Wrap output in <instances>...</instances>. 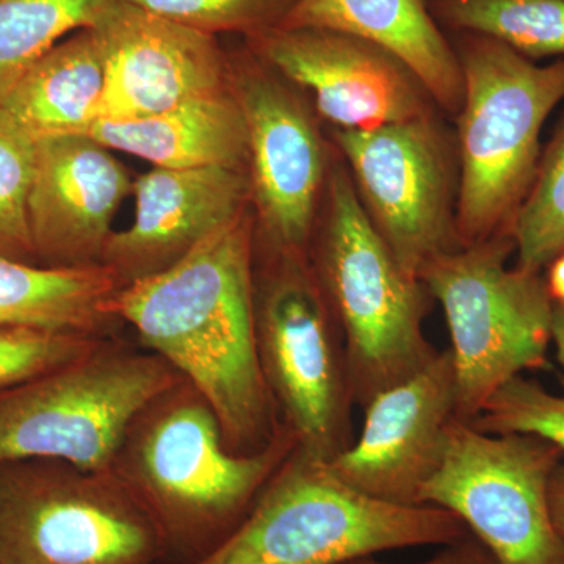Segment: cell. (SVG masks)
Instances as JSON below:
<instances>
[{"label":"cell","mask_w":564,"mask_h":564,"mask_svg":"<svg viewBox=\"0 0 564 564\" xmlns=\"http://www.w3.org/2000/svg\"><path fill=\"white\" fill-rule=\"evenodd\" d=\"M256 218L248 209L184 259L118 292L115 314L214 408L226 445L254 454L276 433L254 317Z\"/></svg>","instance_id":"cell-1"},{"label":"cell","mask_w":564,"mask_h":564,"mask_svg":"<svg viewBox=\"0 0 564 564\" xmlns=\"http://www.w3.org/2000/svg\"><path fill=\"white\" fill-rule=\"evenodd\" d=\"M296 445L280 422L261 451L236 454L214 408L181 377L135 414L109 470L154 521L166 563L196 564L242 524Z\"/></svg>","instance_id":"cell-2"},{"label":"cell","mask_w":564,"mask_h":564,"mask_svg":"<svg viewBox=\"0 0 564 564\" xmlns=\"http://www.w3.org/2000/svg\"><path fill=\"white\" fill-rule=\"evenodd\" d=\"M307 254L343 334L355 403L366 406L436 358L423 333L433 296L370 221L337 151Z\"/></svg>","instance_id":"cell-3"},{"label":"cell","mask_w":564,"mask_h":564,"mask_svg":"<svg viewBox=\"0 0 564 564\" xmlns=\"http://www.w3.org/2000/svg\"><path fill=\"white\" fill-rule=\"evenodd\" d=\"M454 35L464 87L456 231L467 247L510 234L540 166L544 122L564 99V58L538 65L488 36Z\"/></svg>","instance_id":"cell-4"},{"label":"cell","mask_w":564,"mask_h":564,"mask_svg":"<svg viewBox=\"0 0 564 564\" xmlns=\"http://www.w3.org/2000/svg\"><path fill=\"white\" fill-rule=\"evenodd\" d=\"M470 536L451 511L373 499L344 484L328 463L296 447L242 524L196 564H344Z\"/></svg>","instance_id":"cell-5"},{"label":"cell","mask_w":564,"mask_h":564,"mask_svg":"<svg viewBox=\"0 0 564 564\" xmlns=\"http://www.w3.org/2000/svg\"><path fill=\"white\" fill-rule=\"evenodd\" d=\"M259 361L278 421L304 454L332 462L350 447V372L339 325L307 252H254Z\"/></svg>","instance_id":"cell-6"},{"label":"cell","mask_w":564,"mask_h":564,"mask_svg":"<svg viewBox=\"0 0 564 564\" xmlns=\"http://www.w3.org/2000/svg\"><path fill=\"white\" fill-rule=\"evenodd\" d=\"M513 252V236L499 234L437 256L419 274L451 332L458 421H475L500 386L547 361L554 300L540 273L507 265Z\"/></svg>","instance_id":"cell-7"},{"label":"cell","mask_w":564,"mask_h":564,"mask_svg":"<svg viewBox=\"0 0 564 564\" xmlns=\"http://www.w3.org/2000/svg\"><path fill=\"white\" fill-rule=\"evenodd\" d=\"M180 378L161 356L117 337L104 339L0 393V462L62 459L109 470L135 414Z\"/></svg>","instance_id":"cell-8"},{"label":"cell","mask_w":564,"mask_h":564,"mask_svg":"<svg viewBox=\"0 0 564 564\" xmlns=\"http://www.w3.org/2000/svg\"><path fill=\"white\" fill-rule=\"evenodd\" d=\"M150 514L110 470L0 462V564H165Z\"/></svg>","instance_id":"cell-9"},{"label":"cell","mask_w":564,"mask_h":564,"mask_svg":"<svg viewBox=\"0 0 564 564\" xmlns=\"http://www.w3.org/2000/svg\"><path fill=\"white\" fill-rule=\"evenodd\" d=\"M562 452L533 434H491L452 422L419 505L444 508L499 564H564L549 507Z\"/></svg>","instance_id":"cell-10"},{"label":"cell","mask_w":564,"mask_h":564,"mask_svg":"<svg viewBox=\"0 0 564 564\" xmlns=\"http://www.w3.org/2000/svg\"><path fill=\"white\" fill-rule=\"evenodd\" d=\"M332 135L359 202L404 272L419 280L426 263L462 248L458 154L436 113Z\"/></svg>","instance_id":"cell-11"},{"label":"cell","mask_w":564,"mask_h":564,"mask_svg":"<svg viewBox=\"0 0 564 564\" xmlns=\"http://www.w3.org/2000/svg\"><path fill=\"white\" fill-rule=\"evenodd\" d=\"M229 80L247 124L259 242L267 250L307 252L333 159L313 110L251 51L229 62Z\"/></svg>","instance_id":"cell-12"},{"label":"cell","mask_w":564,"mask_h":564,"mask_svg":"<svg viewBox=\"0 0 564 564\" xmlns=\"http://www.w3.org/2000/svg\"><path fill=\"white\" fill-rule=\"evenodd\" d=\"M248 47L293 87L313 96L318 115L340 131H372L434 113L432 96L392 54L328 29H269Z\"/></svg>","instance_id":"cell-13"},{"label":"cell","mask_w":564,"mask_h":564,"mask_svg":"<svg viewBox=\"0 0 564 564\" xmlns=\"http://www.w3.org/2000/svg\"><path fill=\"white\" fill-rule=\"evenodd\" d=\"M358 440L328 463L356 491L395 505H419L456 421V380L451 350L366 404Z\"/></svg>","instance_id":"cell-14"},{"label":"cell","mask_w":564,"mask_h":564,"mask_svg":"<svg viewBox=\"0 0 564 564\" xmlns=\"http://www.w3.org/2000/svg\"><path fill=\"white\" fill-rule=\"evenodd\" d=\"M91 29L106 62L98 120H141L231 85L215 35L120 0Z\"/></svg>","instance_id":"cell-15"},{"label":"cell","mask_w":564,"mask_h":564,"mask_svg":"<svg viewBox=\"0 0 564 564\" xmlns=\"http://www.w3.org/2000/svg\"><path fill=\"white\" fill-rule=\"evenodd\" d=\"M133 182L111 150L88 133L35 141L29 226L36 262L101 263L111 221Z\"/></svg>","instance_id":"cell-16"},{"label":"cell","mask_w":564,"mask_h":564,"mask_svg":"<svg viewBox=\"0 0 564 564\" xmlns=\"http://www.w3.org/2000/svg\"><path fill=\"white\" fill-rule=\"evenodd\" d=\"M135 217L111 232L101 263L122 285L154 276L251 206L248 170L154 169L133 182Z\"/></svg>","instance_id":"cell-17"},{"label":"cell","mask_w":564,"mask_h":564,"mask_svg":"<svg viewBox=\"0 0 564 564\" xmlns=\"http://www.w3.org/2000/svg\"><path fill=\"white\" fill-rule=\"evenodd\" d=\"M280 28L328 29L381 47L404 63L434 104L458 115L463 70L426 0H296Z\"/></svg>","instance_id":"cell-18"},{"label":"cell","mask_w":564,"mask_h":564,"mask_svg":"<svg viewBox=\"0 0 564 564\" xmlns=\"http://www.w3.org/2000/svg\"><path fill=\"white\" fill-rule=\"evenodd\" d=\"M88 135L158 169L248 170L250 159L243 111L231 85L141 120H96Z\"/></svg>","instance_id":"cell-19"},{"label":"cell","mask_w":564,"mask_h":564,"mask_svg":"<svg viewBox=\"0 0 564 564\" xmlns=\"http://www.w3.org/2000/svg\"><path fill=\"white\" fill-rule=\"evenodd\" d=\"M124 288L102 263L51 267L0 256V328H31L109 339Z\"/></svg>","instance_id":"cell-20"},{"label":"cell","mask_w":564,"mask_h":564,"mask_svg":"<svg viewBox=\"0 0 564 564\" xmlns=\"http://www.w3.org/2000/svg\"><path fill=\"white\" fill-rule=\"evenodd\" d=\"M106 62L95 29L52 47L18 79L0 110L33 140L88 133L99 118Z\"/></svg>","instance_id":"cell-21"},{"label":"cell","mask_w":564,"mask_h":564,"mask_svg":"<svg viewBox=\"0 0 564 564\" xmlns=\"http://www.w3.org/2000/svg\"><path fill=\"white\" fill-rule=\"evenodd\" d=\"M440 25L477 33L525 58H564V0H429Z\"/></svg>","instance_id":"cell-22"},{"label":"cell","mask_w":564,"mask_h":564,"mask_svg":"<svg viewBox=\"0 0 564 564\" xmlns=\"http://www.w3.org/2000/svg\"><path fill=\"white\" fill-rule=\"evenodd\" d=\"M113 0H0V101L33 63L82 29L95 28Z\"/></svg>","instance_id":"cell-23"},{"label":"cell","mask_w":564,"mask_h":564,"mask_svg":"<svg viewBox=\"0 0 564 564\" xmlns=\"http://www.w3.org/2000/svg\"><path fill=\"white\" fill-rule=\"evenodd\" d=\"M522 272L540 273L564 251V120L541 154L540 166L510 229Z\"/></svg>","instance_id":"cell-24"},{"label":"cell","mask_w":564,"mask_h":564,"mask_svg":"<svg viewBox=\"0 0 564 564\" xmlns=\"http://www.w3.org/2000/svg\"><path fill=\"white\" fill-rule=\"evenodd\" d=\"M35 140L0 110V256L36 262L29 226Z\"/></svg>","instance_id":"cell-25"},{"label":"cell","mask_w":564,"mask_h":564,"mask_svg":"<svg viewBox=\"0 0 564 564\" xmlns=\"http://www.w3.org/2000/svg\"><path fill=\"white\" fill-rule=\"evenodd\" d=\"M470 423L485 433L543 437L564 455V397L545 391L522 375L500 386Z\"/></svg>","instance_id":"cell-26"},{"label":"cell","mask_w":564,"mask_h":564,"mask_svg":"<svg viewBox=\"0 0 564 564\" xmlns=\"http://www.w3.org/2000/svg\"><path fill=\"white\" fill-rule=\"evenodd\" d=\"M209 33L236 32L252 36L276 28L296 0H120Z\"/></svg>","instance_id":"cell-27"},{"label":"cell","mask_w":564,"mask_h":564,"mask_svg":"<svg viewBox=\"0 0 564 564\" xmlns=\"http://www.w3.org/2000/svg\"><path fill=\"white\" fill-rule=\"evenodd\" d=\"M102 340L43 329L0 328V393L79 358Z\"/></svg>","instance_id":"cell-28"},{"label":"cell","mask_w":564,"mask_h":564,"mask_svg":"<svg viewBox=\"0 0 564 564\" xmlns=\"http://www.w3.org/2000/svg\"><path fill=\"white\" fill-rule=\"evenodd\" d=\"M344 564H386L377 562L372 556H364V558L352 560V562ZM414 564H499L496 558L488 551L484 544L478 543L474 536L467 540L459 541V543L445 545L441 554L426 560V562Z\"/></svg>","instance_id":"cell-29"},{"label":"cell","mask_w":564,"mask_h":564,"mask_svg":"<svg viewBox=\"0 0 564 564\" xmlns=\"http://www.w3.org/2000/svg\"><path fill=\"white\" fill-rule=\"evenodd\" d=\"M549 507L556 532L564 540V464L560 463L549 485Z\"/></svg>","instance_id":"cell-30"},{"label":"cell","mask_w":564,"mask_h":564,"mask_svg":"<svg viewBox=\"0 0 564 564\" xmlns=\"http://www.w3.org/2000/svg\"><path fill=\"white\" fill-rule=\"evenodd\" d=\"M551 299L564 304V251L549 263V276L545 280Z\"/></svg>","instance_id":"cell-31"},{"label":"cell","mask_w":564,"mask_h":564,"mask_svg":"<svg viewBox=\"0 0 564 564\" xmlns=\"http://www.w3.org/2000/svg\"><path fill=\"white\" fill-rule=\"evenodd\" d=\"M551 339L555 345L556 359L564 369V304L555 303L552 307Z\"/></svg>","instance_id":"cell-32"}]
</instances>
